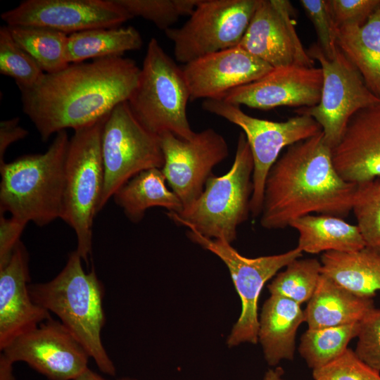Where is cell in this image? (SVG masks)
I'll return each instance as SVG.
<instances>
[{
	"instance_id": "6da1fadb",
	"label": "cell",
	"mask_w": 380,
	"mask_h": 380,
	"mask_svg": "<svg viewBox=\"0 0 380 380\" xmlns=\"http://www.w3.org/2000/svg\"><path fill=\"white\" fill-rule=\"evenodd\" d=\"M140 70L133 59L122 56L70 63L44 73L31 87L20 88L23 110L46 141L59 132L93 123L127 101Z\"/></svg>"
},
{
	"instance_id": "7a4b0ae2",
	"label": "cell",
	"mask_w": 380,
	"mask_h": 380,
	"mask_svg": "<svg viewBox=\"0 0 380 380\" xmlns=\"http://www.w3.org/2000/svg\"><path fill=\"white\" fill-rule=\"evenodd\" d=\"M356 190V184L345 181L336 170L322 131L287 147L272 166L265 183L260 225L284 229L313 213L346 217Z\"/></svg>"
},
{
	"instance_id": "3957f363",
	"label": "cell",
	"mask_w": 380,
	"mask_h": 380,
	"mask_svg": "<svg viewBox=\"0 0 380 380\" xmlns=\"http://www.w3.org/2000/svg\"><path fill=\"white\" fill-rule=\"evenodd\" d=\"M82 261L77 251H72L52 280L29 284L30 294L36 304L58 317L102 372L114 376L115 367L101 338L106 323L104 287L94 268L85 272Z\"/></svg>"
},
{
	"instance_id": "277c9868",
	"label": "cell",
	"mask_w": 380,
	"mask_h": 380,
	"mask_svg": "<svg viewBox=\"0 0 380 380\" xmlns=\"http://www.w3.org/2000/svg\"><path fill=\"white\" fill-rule=\"evenodd\" d=\"M70 138L58 132L43 153L0 165V213L43 227L61 218Z\"/></svg>"
},
{
	"instance_id": "5b68a950",
	"label": "cell",
	"mask_w": 380,
	"mask_h": 380,
	"mask_svg": "<svg viewBox=\"0 0 380 380\" xmlns=\"http://www.w3.org/2000/svg\"><path fill=\"white\" fill-rule=\"evenodd\" d=\"M253 168L252 153L242 132L230 170L222 176L212 175L191 205L179 213H167V216L177 224L206 238L232 243L236 239L238 227L251 213Z\"/></svg>"
},
{
	"instance_id": "8992f818",
	"label": "cell",
	"mask_w": 380,
	"mask_h": 380,
	"mask_svg": "<svg viewBox=\"0 0 380 380\" xmlns=\"http://www.w3.org/2000/svg\"><path fill=\"white\" fill-rule=\"evenodd\" d=\"M107 116L74 130L65 161L61 219L75 232L76 251L87 265L92 248L94 218L99 212L104 184L101 134Z\"/></svg>"
},
{
	"instance_id": "52a82bcc",
	"label": "cell",
	"mask_w": 380,
	"mask_h": 380,
	"mask_svg": "<svg viewBox=\"0 0 380 380\" xmlns=\"http://www.w3.org/2000/svg\"><path fill=\"white\" fill-rule=\"evenodd\" d=\"M189 99L183 70L165 52L158 41L151 38L137 85L127 101L132 113L153 134L168 132L191 139L196 132L187 118Z\"/></svg>"
},
{
	"instance_id": "ba28073f",
	"label": "cell",
	"mask_w": 380,
	"mask_h": 380,
	"mask_svg": "<svg viewBox=\"0 0 380 380\" xmlns=\"http://www.w3.org/2000/svg\"><path fill=\"white\" fill-rule=\"evenodd\" d=\"M202 108L239 126L246 135L254 163L251 214L253 217L260 216L266 177L281 151L317 135L322 132L320 125L306 114H297L282 122L256 118L222 99H205Z\"/></svg>"
},
{
	"instance_id": "9c48e42d",
	"label": "cell",
	"mask_w": 380,
	"mask_h": 380,
	"mask_svg": "<svg viewBox=\"0 0 380 380\" xmlns=\"http://www.w3.org/2000/svg\"><path fill=\"white\" fill-rule=\"evenodd\" d=\"M104 184L100 210L116 191L139 172L164 165L159 135L145 128L132 113L127 101L108 114L101 134Z\"/></svg>"
},
{
	"instance_id": "30bf717a",
	"label": "cell",
	"mask_w": 380,
	"mask_h": 380,
	"mask_svg": "<svg viewBox=\"0 0 380 380\" xmlns=\"http://www.w3.org/2000/svg\"><path fill=\"white\" fill-rule=\"evenodd\" d=\"M259 0H199L180 27L165 31L176 60L186 64L239 46Z\"/></svg>"
},
{
	"instance_id": "8fae6325",
	"label": "cell",
	"mask_w": 380,
	"mask_h": 380,
	"mask_svg": "<svg viewBox=\"0 0 380 380\" xmlns=\"http://www.w3.org/2000/svg\"><path fill=\"white\" fill-rule=\"evenodd\" d=\"M307 52L321 65L322 94L317 105L301 108L296 113L308 115L317 122L326 143L332 149L351 117L360 110L379 103L380 99L369 89L358 70L338 46L331 58L318 44H313Z\"/></svg>"
},
{
	"instance_id": "7c38bea8",
	"label": "cell",
	"mask_w": 380,
	"mask_h": 380,
	"mask_svg": "<svg viewBox=\"0 0 380 380\" xmlns=\"http://www.w3.org/2000/svg\"><path fill=\"white\" fill-rule=\"evenodd\" d=\"M189 239L219 257L227 265L241 300V312L234 324L227 343L230 347L241 343L258 341V303L265 284L277 272L300 258L297 246L287 252L255 258L241 255L231 243L222 239H208L194 229L187 232Z\"/></svg>"
},
{
	"instance_id": "4fadbf2b",
	"label": "cell",
	"mask_w": 380,
	"mask_h": 380,
	"mask_svg": "<svg viewBox=\"0 0 380 380\" xmlns=\"http://www.w3.org/2000/svg\"><path fill=\"white\" fill-rule=\"evenodd\" d=\"M165 163L162 171L183 208L201 194L215 165L229 155L228 144L217 131L208 128L184 139L171 132L159 135Z\"/></svg>"
},
{
	"instance_id": "5bb4252c",
	"label": "cell",
	"mask_w": 380,
	"mask_h": 380,
	"mask_svg": "<svg viewBox=\"0 0 380 380\" xmlns=\"http://www.w3.org/2000/svg\"><path fill=\"white\" fill-rule=\"evenodd\" d=\"M132 18L115 0H25L1 14L8 27H46L66 34L120 27Z\"/></svg>"
},
{
	"instance_id": "9a60e30c",
	"label": "cell",
	"mask_w": 380,
	"mask_h": 380,
	"mask_svg": "<svg viewBox=\"0 0 380 380\" xmlns=\"http://www.w3.org/2000/svg\"><path fill=\"white\" fill-rule=\"evenodd\" d=\"M1 351L13 363L25 362L51 380H74L88 368L90 357L70 331L52 318Z\"/></svg>"
},
{
	"instance_id": "2e32d148",
	"label": "cell",
	"mask_w": 380,
	"mask_h": 380,
	"mask_svg": "<svg viewBox=\"0 0 380 380\" xmlns=\"http://www.w3.org/2000/svg\"><path fill=\"white\" fill-rule=\"evenodd\" d=\"M294 10L287 0H259L239 46L273 68L314 67L295 28Z\"/></svg>"
},
{
	"instance_id": "e0dca14e",
	"label": "cell",
	"mask_w": 380,
	"mask_h": 380,
	"mask_svg": "<svg viewBox=\"0 0 380 380\" xmlns=\"http://www.w3.org/2000/svg\"><path fill=\"white\" fill-rule=\"evenodd\" d=\"M321 68L291 65L273 68L262 77L227 92L222 99L260 110L279 106L310 108L320 101Z\"/></svg>"
},
{
	"instance_id": "ac0fdd59",
	"label": "cell",
	"mask_w": 380,
	"mask_h": 380,
	"mask_svg": "<svg viewBox=\"0 0 380 380\" xmlns=\"http://www.w3.org/2000/svg\"><path fill=\"white\" fill-rule=\"evenodd\" d=\"M272 69L237 46L201 57L185 64L182 70L191 99H217L259 80Z\"/></svg>"
},
{
	"instance_id": "d6986e66",
	"label": "cell",
	"mask_w": 380,
	"mask_h": 380,
	"mask_svg": "<svg viewBox=\"0 0 380 380\" xmlns=\"http://www.w3.org/2000/svg\"><path fill=\"white\" fill-rule=\"evenodd\" d=\"M29 254L20 241L8 264L0 269V350L51 318L30 294Z\"/></svg>"
},
{
	"instance_id": "ffe728a7",
	"label": "cell",
	"mask_w": 380,
	"mask_h": 380,
	"mask_svg": "<svg viewBox=\"0 0 380 380\" xmlns=\"http://www.w3.org/2000/svg\"><path fill=\"white\" fill-rule=\"evenodd\" d=\"M331 158L346 182L358 184L380 178V102L351 117Z\"/></svg>"
},
{
	"instance_id": "44dd1931",
	"label": "cell",
	"mask_w": 380,
	"mask_h": 380,
	"mask_svg": "<svg viewBox=\"0 0 380 380\" xmlns=\"http://www.w3.org/2000/svg\"><path fill=\"white\" fill-rule=\"evenodd\" d=\"M372 298L360 296L322 274L304 310L310 329L341 327L360 322L373 309Z\"/></svg>"
},
{
	"instance_id": "7402d4cb",
	"label": "cell",
	"mask_w": 380,
	"mask_h": 380,
	"mask_svg": "<svg viewBox=\"0 0 380 380\" xmlns=\"http://www.w3.org/2000/svg\"><path fill=\"white\" fill-rule=\"evenodd\" d=\"M303 322L304 310L295 301L276 295L265 300L259 319L258 340L269 365L293 360L296 331Z\"/></svg>"
},
{
	"instance_id": "603a6c76",
	"label": "cell",
	"mask_w": 380,
	"mask_h": 380,
	"mask_svg": "<svg viewBox=\"0 0 380 380\" xmlns=\"http://www.w3.org/2000/svg\"><path fill=\"white\" fill-rule=\"evenodd\" d=\"M290 227L298 232L297 247L302 252H353L366 246L357 225L339 217L310 214L295 220Z\"/></svg>"
},
{
	"instance_id": "cb8c5ba5",
	"label": "cell",
	"mask_w": 380,
	"mask_h": 380,
	"mask_svg": "<svg viewBox=\"0 0 380 380\" xmlns=\"http://www.w3.org/2000/svg\"><path fill=\"white\" fill-rule=\"evenodd\" d=\"M322 274L360 296L380 290V253L365 247L353 252L327 251L321 255Z\"/></svg>"
},
{
	"instance_id": "d4e9b609",
	"label": "cell",
	"mask_w": 380,
	"mask_h": 380,
	"mask_svg": "<svg viewBox=\"0 0 380 380\" xmlns=\"http://www.w3.org/2000/svg\"><path fill=\"white\" fill-rule=\"evenodd\" d=\"M160 168L144 170L129 179L113 194L115 203L132 222H140L151 208L161 207L168 213H179L183 205L166 184Z\"/></svg>"
},
{
	"instance_id": "484cf974",
	"label": "cell",
	"mask_w": 380,
	"mask_h": 380,
	"mask_svg": "<svg viewBox=\"0 0 380 380\" xmlns=\"http://www.w3.org/2000/svg\"><path fill=\"white\" fill-rule=\"evenodd\" d=\"M336 44L380 99V6L364 25L338 28Z\"/></svg>"
},
{
	"instance_id": "4316f807",
	"label": "cell",
	"mask_w": 380,
	"mask_h": 380,
	"mask_svg": "<svg viewBox=\"0 0 380 380\" xmlns=\"http://www.w3.org/2000/svg\"><path fill=\"white\" fill-rule=\"evenodd\" d=\"M142 42L139 32L132 26L84 30L68 35L66 58L70 64L122 56L126 51L139 49Z\"/></svg>"
},
{
	"instance_id": "83f0119b",
	"label": "cell",
	"mask_w": 380,
	"mask_h": 380,
	"mask_svg": "<svg viewBox=\"0 0 380 380\" xmlns=\"http://www.w3.org/2000/svg\"><path fill=\"white\" fill-rule=\"evenodd\" d=\"M13 39L39 64L44 73H54L66 68L68 36L41 27H8Z\"/></svg>"
},
{
	"instance_id": "f1b7e54d",
	"label": "cell",
	"mask_w": 380,
	"mask_h": 380,
	"mask_svg": "<svg viewBox=\"0 0 380 380\" xmlns=\"http://www.w3.org/2000/svg\"><path fill=\"white\" fill-rule=\"evenodd\" d=\"M360 322L317 329H308L300 337L298 351L308 366L318 369L338 357L357 336Z\"/></svg>"
},
{
	"instance_id": "f546056e",
	"label": "cell",
	"mask_w": 380,
	"mask_h": 380,
	"mask_svg": "<svg viewBox=\"0 0 380 380\" xmlns=\"http://www.w3.org/2000/svg\"><path fill=\"white\" fill-rule=\"evenodd\" d=\"M321 275L320 261L315 258H298L278 273L267 289L271 295L283 296L301 305L311 298Z\"/></svg>"
},
{
	"instance_id": "4dcf8cb0",
	"label": "cell",
	"mask_w": 380,
	"mask_h": 380,
	"mask_svg": "<svg viewBox=\"0 0 380 380\" xmlns=\"http://www.w3.org/2000/svg\"><path fill=\"white\" fill-rule=\"evenodd\" d=\"M0 72L13 78L20 88L37 84L44 72L12 37L8 26L0 27Z\"/></svg>"
},
{
	"instance_id": "1f68e13d",
	"label": "cell",
	"mask_w": 380,
	"mask_h": 380,
	"mask_svg": "<svg viewBox=\"0 0 380 380\" xmlns=\"http://www.w3.org/2000/svg\"><path fill=\"white\" fill-rule=\"evenodd\" d=\"M352 211L366 247L380 253V178L357 184Z\"/></svg>"
},
{
	"instance_id": "d6a6232c",
	"label": "cell",
	"mask_w": 380,
	"mask_h": 380,
	"mask_svg": "<svg viewBox=\"0 0 380 380\" xmlns=\"http://www.w3.org/2000/svg\"><path fill=\"white\" fill-rule=\"evenodd\" d=\"M133 18L141 17L158 29L172 28L181 17L190 15L199 0H115Z\"/></svg>"
},
{
	"instance_id": "836d02e7",
	"label": "cell",
	"mask_w": 380,
	"mask_h": 380,
	"mask_svg": "<svg viewBox=\"0 0 380 380\" xmlns=\"http://www.w3.org/2000/svg\"><path fill=\"white\" fill-rule=\"evenodd\" d=\"M314 380H380V372L371 367L348 348L327 365L312 369Z\"/></svg>"
},
{
	"instance_id": "e575fe53",
	"label": "cell",
	"mask_w": 380,
	"mask_h": 380,
	"mask_svg": "<svg viewBox=\"0 0 380 380\" xmlns=\"http://www.w3.org/2000/svg\"><path fill=\"white\" fill-rule=\"evenodd\" d=\"M300 3L315 27L317 44L328 58H331L337 49V28L327 0H300Z\"/></svg>"
},
{
	"instance_id": "d590c367",
	"label": "cell",
	"mask_w": 380,
	"mask_h": 380,
	"mask_svg": "<svg viewBox=\"0 0 380 380\" xmlns=\"http://www.w3.org/2000/svg\"><path fill=\"white\" fill-rule=\"evenodd\" d=\"M355 353L380 372V309L373 308L360 322Z\"/></svg>"
},
{
	"instance_id": "8d00e7d4",
	"label": "cell",
	"mask_w": 380,
	"mask_h": 380,
	"mask_svg": "<svg viewBox=\"0 0 380 380\" xmlns=\"http://www.w3.org/2000/svg\"><path fill=\"white\" fill-rule=\"evenodd\" d=\"M337 30L361 27L380 6V0H327Z\"/></svg>"
},
{
	"instance_id": "74e56055",
	"label": "cell",
	"mask_w": 380,
	"mask_h": 380,
	"mask_svg": "<svg viewBox=\"0 0 380 380\" xmlns=\"http://www.w3.org/2000/svg\"><path fill=\"white\" fill-rule=\"evenodd\" d=\"M27 222L0 213V269L5 267L20 242V236Z\"/></svg>"
},
{
	"instance_id": "f35d334b",
	"label": "cell",
	"mask_w": 380,
	"mask_h": 380,
	"mask_svg": "<svg viewBox=\"0 0 380 380\" xmlns=\"http://www.w3.org/2000/svg\"><path fill=\"white\" fill-rule=\"evenodd\" d=\"M19 123L18 117L1 120L0 122V165L5 163L4 155L10 145L28 135V131Z\"/></svg>"
},
{
	"instance_id": "ab89813d",
	"label": "cell",
	"mask_w": 380,
	"mask_h": 380,
	"mask_svg": "<svg viewBox=\"0 0 380 380\" xmlns=\"http://www.w3.org/2000/svg\"><path fill=\"white\" fill-rule=\"evenodd\" d=\"M13 362L2 353L0 355V380H15L13 374Z\"/></svg>"
},
{
	"instance_id": "60d3db41",
	"label": "cell",
	"mask_w": 380,
	"mask_h": 380,
	"mask_svg": "<svg viewBox=\"0 0 380 380\" xmlns=\"http://www.w3.org/2000/svg\"><path fill=\"white\" fill-rule=\"evenodd\" d=\"M284 369L281 367L269 369L265 374L262 380H285L283 378Z\"/></svg>"
},
{
	"instance_id": "b9f144b4",
	"label": "cell",
	"mask_w": 380,
	"mask_h": 380,
	"mask_svg": "<svg viewBox=\"0 0 380 380\" xmlns=\"http://www.w3.org/2000/svg\"><path fill=\"white\" fill-rule=\"evenodd\" d=\"M74 380H107L89 367Z\"/></svg>"
},
{
	"instance_id": "7bdbcfd3",
	"label": "cell",
	"mask_w": 380,
	"mask_h": 380,
	"mask_svg": "<svg viewBox=\"0 0 380 380\" xmlns=\"http://www.w3.org/2000/svg\"><path fill=\"white\" fill-rule=\"evenodd\" d=\"M118 380H135V379H130V378H122V379H118Z\"/></svg>"
}]
</instances>
